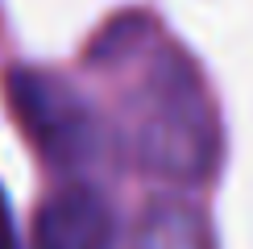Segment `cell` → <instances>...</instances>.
<instances>
[{"label":"cell","mask_w":253,"mask_h":249,"mask_svg":"<svg viewBox=\"0 0 253 249\" xmlns=\"http://www.w3.org/2000/svg\"><path fill=\"white\" fill-rule=\"evenodd\" d=\"M129 154L145 174L199 187L220 166V121L195 62L178 46H158L129 117Z\"/></svg>","instance_id":"6da1fadb"},{"label":"cell","mask_w":253,"mask_h":249,"mask_svg":"<svg viewBox=\"0 0 253 249\" xmlns=\"http://www.w3.org/2000/svg\"><path fill=\"white\" fill-rule=\"evenodd\" d=\"M8 100L21 129L34 137L42 158L58 170L83 174L112 154V133L104 117L62 75L21 67L8 75Z\"/></svg>","instance_id":"7a4b0ae2"},{"label":"cell","mask_w":253,"mask_h":249,"mask_svg":"<svg viewBox=\"0 0 253 249\" xmlns=\"http://www.w3.org/2000/svg\"><path fill=\"white\" fill-rule=\"evenodd\" d=\"M34 249H117V212L96 183H71L42 204Z\"/></svg>","instance_id":"3957f363"},{"label":"cell","mask_w":253,"mask_h":249,"mask_svg":"<svg viewBox=\"0 0 253 249\" xmlns=\"http://www.w3.org/2000/svg\"><path fill=\"white\" fill-rule=\"evenodd\" d=\"M133 249H216V237L199 204L162 195L137 216Z\"/></svg>","instance_id":"277c9868"},{"label":"cell","mask_w":253,"mask_h":249,"mask_svg":"<svg viewBox=\"0 0 253 249\" xmlns=\"http://www.w3.org/2000/svg\"><path fill=\"white\" fill-rule=\"evenodd\" d=\"M0 249H17V233H13V212H8V200L0 191Z\"/></svg>","instance_id":"5b68a950"}]
</instances>
